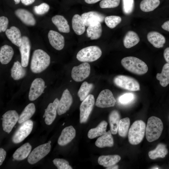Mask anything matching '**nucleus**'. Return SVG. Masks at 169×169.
I'll use <instances>...</instances> for the list:
<instances>
[{
  "label": "nucleus",
  "instance_id": "50",
  "mask_svg": "<svg viewBox=\"0 0 169 169\" xmlns=\"http://www.w3.org/2000/svg\"><path fill=\"white\" fill-rule=\"evenodd\" d=\"M35 0H20L21 3L26 6L29 5L33 3Z\"/></svg>",
  "mask_w": 169,
  "mask_h": 169
},
{
  "label": "nucleus",
  "instance_id": "21",
  "mask_svg": "<svg viewBox=\"0 0 169 169\" xmlns=\"http://www.w3.org/2000/svg\"><path fill=\"white\" fill-rule=\"evenodd\" d=\"M8 38L14 45L19 47L21 44L22 37L20 30L15 26H11L5 31Z\"/></svg>",
  "mask_w": 169,
  "mask_h": 169
},
{
  "label": "nucleus",
  "instance_id": "35",
  "mask_svg": "<svg viewBox=\"0 0 169 169\" xmlns=\"http://www.w3.org/2000/svg\"><path fill=\"white\" fill-rule=\"evenodd\" d=\"M156 79L159 81L160 85L163 87L169 84V64L167 63L163 65L161 73H157Z\"/></svg>",
  "mask_w": 169,
  "mask_h": 169
},
{
  "label": "nucleus",
  "instance_id": "43",
  "mask_svg": "<svg viewBox=\"0 0 169 169\" xmlns=\"http://www.w3.org/2000/svg\"><path fill=\"white\" fill-rule=\"evenodd\" d=\"M53 162L54 164L58 169H72V168L69 164L67 160L59 158L54 159Z\"/></svg>",
  "mask_w": 169,
  "mask_h": 169
},
{
  "label": "nucleus",
  "instance_id": "14",
  "mask_svg": "<svg viewBox=\"0 0 169 169\" xmlns=\"http://www.w3.org/2000/svg\"><path fill=\"white\" fill-rule=\"evenodd\" d=\"M73 102L72 97L68 90H64L59 103L57 112L59 115L65 113L70 108Z\"/></svg>",
  "mask_w": 169,
  "mask_h": 169
},
{
  "label": "nucleus",
  "instance_id": "30",
  "mask_svg": "<svg viewBox=\"0 0 169 169\" xmlns=\"http://www.w3.org/2000/svg\"><path fill=\"white\" fill-rule=\"evenodd\" d=\"M72 23L73 29L76 34L80 35L85 32V26L81 16L79 15L76 14L73 16Z\"/></svg>",
  "mask_w": 169,
  "mask_h": 169
},
{
  "label": "nucleus",
  "instance_id": "9",
  "mask_svg": "<svg viewBox=\"0 0 169 169\" xmlns=\"http://www.w3.org/2000/svg\"><path fill=\"white\" fill-rule=\"evenodd\" d=\"M95 104V98L92 95H89L83 100L80 106V123H85L87 120Z\"/></svg>",
  "mask_w": 169,
  "mask_h": 169
},
{
  "label": "nucleus",
  "instance_id": "10",
  "mask_svg": "<svg viewBox=\"0 0 169 169\" xmlns=\"http://www.w3.org/2000/svg\"><path fill=\"white\" fill-rule=\"evenodd\" d=\"M116 100L112 92L108 89L102 90L96 100L95 105L100 108H104L114 106Z\"/></svg>",
  "mask_w": 169,
  "mask_h": 169
},
{
  "label": "nucleus",
  "instance_id": "13",
  "mask_svg": "<svg viewBox=\"0 0 169 169\" xmlns=\"http://www.w3.org/2000/svg\"><path fill=\"white\" fill-rule=\"evenodd\" d=\"M46 86L44 80L40 78L35 79L32 82L30 87L28 99L30 101L36 100L43 93Z\"/></svg>",
  "mask_w": 169,
  "mask_h": 169
},
{
  "label": "nucleus",
  "instance_id": "27",
  "mask_svg": "<svg viewBox=\"0 0 169 169\" xmlns=\"http://www.w3.org/2000/svg\"><path fill=\"white\" fill-rule=\"evenodd\" d=\"M32 146L29 143H26L18 148L13 155V159L17 161H21L26 158L29 154Z\"/></svg>",
  "mask_w": 169,
  "mask_h": 169
},
{
  "label": "nucleus",
  "instance_id": "18",
  "mask_svg": "<svg viewBox=\"0 0 169 169\" xmlns=\"http://www.w3.org/2000/svg\"><path fill=\"white\" fill-rule=\"evenodd\" d=\"M48 38L51 45L55 49L60 50L64 46V36L58 32L50 30L48 34Z\"/></svg>",
  "mask_w": 169,
  "mask_h": 169
},
{
  "label": "nucleus",
  "instance_id": "7",
  "mask_svg": "<svg viewBox=\"0 0 169 169\" xmlns=\"http://www.w3.org/2000/svg\"><path fill=\"white\" fill-rule=\"evenodd\" d=\"M51 141L40 145L35 148L29 155L28 158V162L33 164L46 156L50 152Z\"/></svg>",
  "mask_w": 169,
  "mask_h": 169
},
{
  "label": "nucleus",
  "instance_id": "44",
  "mask_svg": "<svg viewBox=\"0 0 169 169\" xmlns=\"http://www.w3.org/2000/svg\"><path fill=\"white\" fill-rule=\"evenodd\" d=\"M49 9V5L46 3H43L33 7L34 12L37 15H41L47 13Z\"/></svg>",
  "mask_w": 169,
  "mask_h": 169
},
{
  "label": "nucleus",
  "instance_id": "3",
  "mask_svg": "<svg viewBox=\"0 0 169 169\" xmlns=\"http://www.w3.org/2000/svg\"><path fill=\"white\" fill-rule=\"evenodd\" d=\"M163 124L159 118L152 116L148 120L146 127V138L147 141L151 142L158 139L163 130Z\"/></svg>",
  "mask_w": 169,
  "mask_h": 169
},
{
  "label": "nucleus",
  "instance_id": "26",
  "mask_svg": "<svg viewBox=\"0 0 169 169\" xmlns=\"http://www.w3.org/2000/svg\"><path fill=\"white\" fill-rule=\"evenodd\" d=\"M113 144V139L110 130L102 135L95 142V145L99 148L112 147Z\"/></svg>",
  "mask_w": 169,
  "mask_h": 169
},
{
  "label": "nucleus",
  "instance_id": "11",
  "mask_svg": "<svg viewBox=\"0 0 169 169\" xmlns=\"http://www.w3.org/2000/svg\"><path fill=\"white\" fill-rule=\"evenodd\" d=\"M90 67L87 62H84L78 66L74 67L71 71V77L76 82H81L90 75Z\"/></svg>",
  "mask_w": 169,
  "mask_h": 169
},
{
  "label": "nucleus",
  "instance_id": "1",
  "mask_svg": "<svg viewBox=\"0 0 169 169\" xmlns=\"http://www.w3.org/2000/svg\"><path fill=\"white\" fill-rule=\"evenodd\" d=\"M50 63V57L45 51L41 49L35 50L32 54L30 68L35 74L40 73L45 70Z\"/></svg>",
  "mask_w": 169,
  "mask_h": 169
},
{
  "label": "nucleus",
  "instance_id": "33",
  "mask_svg": "<svg viewBox=\"0 0 169 169\" xmlns=\"http://www.w3.org/2000/svg\"><path fill=\"white\" fill-rule=\"evenodd\" d=\"M107 122L103 120L101 121L95 128L90 129L88 133V136L89 138L93 139L105 133L106 132Z\"/></svg>",
  "mask_w": 169,
  "mask_h": 169
},
{
  "label": "nucleus",
  "instance_id": "34",
  "mask_svg": "<svg viewBox=\"0 0 169 169\" xmlns=\"http://www.w3.org/2000/svg\"><path fill=\"white\" fill-rule=\"evenodd\" d=\"M35 110V105L33 103H30L28 105L19 116L18 123L21 124L29 120L34 114Z\"/></svg>",
  "mask_w": 169,
  "mask_h": 169
},
{
  "label": "nucleus",
  "instance_id": "53",
  "mask_svg": "<svg viewBox=\"0 0 169 169\" xmlns=\"http://www.w3.org/2000/svg\"><path fill=\"white\" fill-rule=\"evenodd\" d=\"M15 4H18L20 1V0H14Z\"/></svg>",
  "mask_w": 169,
  "mask_h": 169
},
{
  "label": "nucleus",
  "instance_id": "39",
  "mask_svg": "<svg viewBox=\"0 0 169 169\" xmlns=\"http://www.w3.org/2000/svg\"><path fill=\"white\" fill-rule=\"evenodd\" d=\"M130 120L126 117L120 120L118 126L119 135L122 137H125L127 134L130 125Z\"/></svg>",
  "mask_w": 169,
  "mask_h": 169
},
{
  "label": "nucleus",
  "instance_id": "40",
  "mask_svg": "<svg viewBox=\"0 0 169 169\" xmlns=\"http://www.w3.org/2000/svg\"><path fill=\"white\" fill-rule=\"evenodd\" d=\"M104 20L108 27L113 28L120 23L121 18L120 16L112 15L105 17Z\"/></svg>",
  "mask_w": 169,
  "mask_h": 169
},
{
  "label": "nucleus",
  "instance_id": "36",
  "mask_svg": "<svg viewBox=\"0 0 169 169\" xmlns=\"http://www.w3.org/2000/svg\"><path fill=\"white\" fill-rule=\"evenodd\" d=\"M87 33L88 37L91 40L99 38L102 33L101 23L99 22L95 25L88 26L87 29Z\"/></svg>",
  "mask_w": 169,
  "mask_h": 169
},
{
  "label": "nucleus",
  "instance_id": "38",
  "mask_svg": "<svg viewBox=\"0 0 169 169\" xmlns=\"http://www.w3.org/2000/svg\"><path fill=\"white\" fill-rule=\"evenodd\" d=\"M93 86L92 83H89L86 81L82 84L78 92V95L81 101L84 100L89 95Z\"/></svg>",
  "mask_w": 169,
  "mask_h": 169
},
{
  "label": "nucleus",
  "instance_id": "37",
  "mask_svg": "<svg viewBox=\"0 0 169 169\" xmlns=\"http://www.w3.org/2000/svg\"><path fill=\"white\" fill-rule=\"evenodd\" d=\"M160 3V0H142L140 3V8L144 12H151L157 8Z\"/></svg>",
  "mask_w": 169,
  "mask_h": 169
},
{
  "label": "nucleus",
  "instance_id": "49",
  "mask_svg": "<svg viewBox=\"0 0 169 169\" xmlns=\"http://www.w3.org/2000/svg\"><path fill=\"white\" fill-rule=\"evenodd\" d=\"M161 27L164 30L169 32V20L165 22L161 25Z\"/></svg>",
  "mask_w": 169,
  "mask_h": 169
},
{
  "label": "nucleus",
  "instance_id": "51",
  "mask_svg": "<svg viewBox=\"0 0 169 169\" xmlns=\"http://www.w3.org/2000/svg\"><path fill=\"white\" fill-rule=\"evenodd\" d=\"M85 2L88 4L95 3L101 0H84Z\"/></svg>",
  "mask_w": 169,
  "mask_h": 169
},
{
  "label": "nucleus",
  "instance_id": "32",
  "mask_svg": "<svg viewBox=\"0 0 169 169\" xmlns=\"http://www.w3.org/2000/svg\"><path fill=\"white\" fill-rule=\"evenodd\" d=\"M168 153V150L166 145L162 143L159 144L155 149L149 152L150 158L154 160L158 158H163Z\"/></svg>",
  "mask_w": 169,
  "mask_h": 169
},
{
  "label": "nucleus",
  "instance_id": "47",
  "mask_svg": "<svg viewBox=\"0 0 169 169\" xmlns=\"http://www.w3.org/2000/svg\"><path fill=\"white\" fill-rule=\"evenodd\" d=\"M6 155V152L3 148H0V165H1L4 161Z\"/></svg>",
  "mask_w": 169,
  "mask_h": 169
},
{
  "label": "nucleus",
  "instance_id": "42",
  "mask_svg": "<svg viewBox=\"0 0 169 169\" xmlns=\"http://www.w3.org/2000/svg\"><path fill=\"white\" fill-rule=\"evenodd\" d=\"M120 0H102L100 3L101 8H115L120 4Z\"/></svg>",
  "mask_w": 169,
  "mask_h": 169
},
{
  "label": "nucleus",
  "instance_id": "20",
  "mask_svg": "<svg viewBox=\"0 0 169 169\" xmlns=\"http://www.w3.org/2000/svg\"><path fill=\"white\" fill-rule=\"evenodd\" d=\"M16 15L25 24L28 26H34L36 21L33 14L24 9L19 8L15 12Z\"/></svg>",
  "mask_w": 169,
  "mask_h": 169
},
{
  "label": "nucleus",
  "instance_id": "16",
  "mask_svg": "<svg viewBox=\"0 0 169 169\" xmlns=\"http://www.w3.org/2000/svg\"><path fill=\"white\" fill-rule=\"evenodd\" d=\"M81 16L85 26L88 27L95 25L99 22H103L105 18L103 15L95 11L84 13Z\"/></svg>",
  "mask_w": 169,
  "mask_h": 169
},
{
  "label": "nucleus",
  "instance_id": "24",
  "mask_svg": "<svg viewBox=\"0 0 169 169\" xmlns=\"http://www.w3.org/2000/svg\"><path fill=\"white\" fill-rule=\"evenodd\" d=\"M13 50L11 46L4 45L0 49V61L3 64H8L11 60L14 55Z\"/></svg>",
  "mask_w": 169,
  "mask_h": 169
},
{
  "label": "nucleus",
  "instance_id": "52",
  "mask_svg": "<svg viewBox=\"0 0 169 169\" xmlns=\"http://www.w3.org/2000/svg\"><path fill=\"white\" fill-rule=\"evenodd\" d=\"M115 165L107 167L106 169H118V166L117 165Z\"/></svg>",
  "mask_w": 169,
  "mask_h": 169
},
{
  "label": "nucleus",
  "instance_id": "17",
  "mask_svg": "<svg viewBox=\"0 0 169 169\" xmlns=\"http://www.w3.org/2000/svg\"><path fill=\"white\" fill-rule=\"evenodd\" d=\"M59 102L58 98H55L53 102L50 103L45 110L43 117L45 118L44 121L47 125H50L55 120Z\"/></svg>",
  "mask_w": 169,
  "mask_h": 169
},
{
  "label": "nucleus",
  "instance_id": "12",
  "mask_svg": "<svg viewBox=\"0 0 169 169\" xmlns=\"http://www.w3.org/2000/svg\"><path fill=\"white\" fill-rule=\"evenodd\" d=\"M19 116L15 110H9L2 116V126L5 132L9 133L18 121Z\"/></svg>",
  "mask_w": 169,
  "mask_h": 169
},
{
  "label": "nucleus",
  "instance_id": "48",
  "mask_svg": "<svg viewBox=\"0 0 169 169\" xmlns=\"http://www.w3.org/2000/svg\"><path fill=\"white\" fill-rule=\"evenodd\" d=\"M163 55L165 60L169 64V47H167L165 49L164 51Z\"/></svg>",
  "mask_w": 169,
  "mask_h": 169
},
{
  "label": "nucleus",
  "instance_id": "8",
  "mask_svg": "<svg viewBox=\"0 0 169 169\" xmlns=\"http://www.w3.org/2000/svg\"><path fill=\"white\" fill-rule=\"evenodd\" d=\"M33 126V122L30 120L22 123L12 137L13 142L17 144L23 141L30 133Z\"/></svg>",
  "mask_w": 169,
  "mask_h": 169
},
{
  "label": "nucleus",
  "instance_id": "19",
  "mask_svg": "<svg viewBox=\"0 0 169 169\" xmlns=\"http://www.w3.org/2000/svg\"><path fill=\"white\" fill-rule=\"evenodd\" d=\"M76 131L74 127L70 125L64 128L59 136L58 144L61 146H65L69 143L74 138Z\"/></svg>",
  "mask_w": 169,
  "mask_h": 169
},
{
  "label": "nucleus",
  "instance_id": "41",
  "mask_svg": "<svg viewBox=\"0 0 169 169\" xmlns=\"http://www.w3.org/2000/svg\"><path fill=\"white\" fill-rule=\"evenodd\" d=\"M122 3L124 13L126 15L131 14L134 8V0H122Z\"/></svg>",
  "mask_w": 169,
  "mask_h": 169
},
{
  "label": "nucleus",
  "instance_id": "25",
  "mask_svg": "<svg viewBox=\"0 0 169 169\" xmlns=\"http://www.w3.org/2000/svg\"><path fill=\"white\" fill-rule=\"evenodd\" d=\"M24 68L18 61L15 62L11 69L12 78L14 80H17L24 77L26 73Z\"/></svg>",
  "mask_w": 169,
  "mask_h": 169
},
{
  "label": "nucleus",
  "instance_id": "6",
  "mask_svg": "<svg viewBox=\"0 0 169 169\" xmlns=\"http://www.w3.org/2000/svg\"><path fill=\"white\" fill-rule=\"evenodd\" d=\"M113 82L116 86L123 89L133 91L140 90L138 82L135 79L130 76L118 75L114 78Z\"/></svg>",
  "mask_w": 169,
  "mask_h": 169
},
{
  "label": "nucleus",
  "instance_id": "4",
  "mask_svg": "<svg viewBox=\"0 0 169 169\" xmlns=\"http://www.w3.org/2000/svg\"><path fill=\"white\" fill-rule=\"evenodd\" d=\"M146 124L142 120L135 121L132 125L128 132V140L130 144L136 145L142 140L146 129Z\"/></svg>",
  "mask_w": 169,
  "mask_h": 169
},
{
  "label": "nucleus",
  "instance_id": "46",
  "mask_svg": "<svg viewBox=\"0 0 169 169\" xmlns=\"http://www.w3.org/2000/svg\"><path fill=\"white\" fill-rule=\"evenodd\" d=\"M8 24V18L2 16L0 17V32H5L7 29Z\"/></svg>",
  "mask_w": 169,
  "mask_h": 169
},
{
  "label": "nucleus",
  "instance_id": "28",
  "mask_svg": "<svg viewBox=\"0 0 169 169\" xmlns=\"http://www.w3.org/2000/svg\"><path fill=\"white\" fill-rule=\"evenodd\" d=\"M120 159V156L117 155L101 156L99 157L98 162L100 165L108 167L115 165Z\"/></svg>",
  "mask_w": 169,
  "mask_h": 169
},
{
  "label": "nucleus",
  "instance_id": "2",
  "mask_svg": "<svg viewBox=\"0 0 169 169\" xmlns=\"http://www.w3.org/2000/svg\"><path fill=\"white\" fill-rule=\"evenodd\" d=\"M123 66L127 70L134 74L142 75L148 71L147 64L141 59L133 56L125 57L121 60Z\"/></svg>",
  "mask_w": 169,
  "mask_h": 169
},
{
  "label": "nucleus",
  "instance_id": "31",
  "mask_svg": "<svg viewBox=\"0 0 169 169\" xmlns=\"http://www.w3.org/2000/svg\"><path fill=\"white\" fill-rule=\"evenodd\" d=\"M120 120V115L117 110H114L110 113L109 115V122L110 131L112 134L115 135L117 133Z\"/></svg>",
  "mask_w": 169,
  "mask_h": 169
},
{
  "label": "nucleus",
  "instance_id": "29",
  "mask_svg": "<svg viewBox=\"0 0 169 169\" xmlns=\"http://www.w3.org/2000/svg\"><path fill=\"white\" fill-rule=\"evenodd\" d=\"M140 40L137 33L133 31H129L124 36L123 42L125 47L129 49L136 45Z\"/></svg>",
  "mask_w": 169,
  "mask_h": 169
},
{
  "label": "nucleus",
  "instance_id": "5",
  "mask_svg": "<svg viewBox=\"0 0 169 169\" xmlns=\"http://www.w3.org/2000/svg\"><path fill=\"white\" fill-rule=\"evenodd\" d=\"M100 49L96 46H91L84 48L78 53L76 58L79 61L92 62L99 59L102 55Z\"/></svg>",
  "mask_w": 169,
  "mask_h": 169
},
{
  "label": "nucleus",
  "instance_id": "23",
  "mask_svg": "<svg viewBox=\"0 0 169 169\" xmlns=\"http://www.w3.org/2000/svg\"><path fill=\"white\" fill-rule=\"evenodd\" d=\"M52 21L59 32L66 33L70 32L69 26L68 21L63 16L56 15L52 18Z\"/></svg>",
  "mask_w": 169,
  "mask_h": 169
},
{
  "label": "nucleus",
  "instance_id": "45",
  "mask_svg": "<svg viewBox=\"0 0 169 169\" xmlns=\"http://www.w3.org/2000/svg\"><path fill=\"white\" fill-rule=\"evenodd\" d=\"M134 98V94L132 93H126L124 94L119 98V102L122 104H127L131 102Z\"/></svg>",
  "mask_w": 169,
  "mask_h": 169
},
{
  "label": "nucleus",
  "instance_id": "15",
  "mask_svg": "<svg viewBox=\"0 0 169 169\" xmlns=\"http://www.w3.org/2000/svg\"><path fill=\"white\" fill-rule=\"evenodd\" d=\"M31 48V43L28 38L26 36H23L19 49L21 54V63L24 67H27L28 65Z\"/></svg>",
  "mask_w": 169,
  "mask_h": 169
},
{
  "label": "nucleus",
  "instance_id": "22",
  "mask_svg": "<svg viewBox=\"0 0 169 169\" xmlns=\"http://www.w3.org/2000/svg\"><path fill=\"white\" fill-rule=\"evenodd\" d=\"M147 37L148 41L156 48L162 47L166 42L165 37L157 32L153 31L149 32Z\"/></svg>",
  "mask_w": 169,
  "mask_h": 169
}]
</instances>
